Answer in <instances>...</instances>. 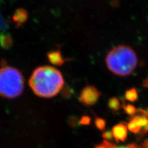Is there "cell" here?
<instances>
[{"instance_id": "cell-1", "label": "cell", "mask_w": 148, "mask_h": 148, "mask_svg": "<svg viewBox=\"0 0 148 148\" xmlns=\"http://www.w3.org/2000/svg\"><path fill=\"white\" fill-rule=\"evenodd\" d=\"M64 85L61 72L51 66H41L32 73L29 85L34 93L41 98H49L56 96Z\"/></svg>"}, {"instance_id": "cell-2", "label": "cell", "mask_w": 148, "mask_h": 148, "mask_svg": "<svg viewBox=\"0 0 148 148\" xmlns=\"http://www.w3.org/2000/svg\"><path fill=\"white\" fill-rule=\"evenodd\" d=\"M109 70L120 77H127L135 70L138 59L132 48L127 45H119L112 48L106 57Z\"/></svg>"}, {"instance_id": "cell-3", "label": "cell", "mask_w": 148, "mask_h": 148, "mask_svg": "<svg viewBox=\"0 0 148 148\" xmlns=\"http://www.w3.org/2000/svg\"><path fill=\"white\" fill-rule=\"evenodd\" d=\"M24 89V77L19 71L12 67L0 69V96L16 98L22 93Z\"/></svg>"}, {"instance_id": "cell-4", "label": "cell", "mask_w": 148, "mask_h": 148, "mask_svg": "<svg viewBox=\"0 0 148 148\" xmlns=\"http://www.w3.org/2000/svg\"><path fill=\"white\" fill-rule=\"evenodd\" d=\"M101 96V92L93 86H87L82 91L79 100L85 106H92L97 103Z\"/></svg>"}, {"instance_id": "cell-5", "label": "cell", "mask_w": 148, "mask_h": 148, "mask_svg": "<svg viewBox=\"0 0 148 148\" xmlns=\"http://www.w3.org/2000/svg\"><path fill=\"white\" fill-rule=\"evenodd\" d=\"M112 133L117 142L124 141L127 136V128L124 124H118L112 128Z\"/></svg>"}, {"instance_id": "cell-6", "label": "cell", "mask_w": 148, "mask_h": 148, "mask_svg": "<svg viewBox=\"0 0 148 148\" xmlns=\"http://www.w3.org/2000/svg\"><path fill=\"white\" fill-rule=\"evenodd\" d=\"M48 58L49 61L53 64L61 65L64 62L59 51H54L49 53L48 54Z\"/></svg>"}, {"instance_id": "cell-7", "label": "cell", "mask_w": 148, "mask_h": 148, "mask_svg": "<svg viewBox=\"0 0 148 148\" xmlns=\"http://www.w3.org/2000/svg\"><path fill=\"white\" fill-rule=\"evenodd\" d=\"M108 106L110 109L112 110L113 111H117L119 110L122 106L117 98H112L109 100Z\"/></svg>"}, {"instance_id": "cell-8", "label": "cell", "mask_w": 148, "mask_h": 148, "mask_svg": "<svg viewBox=\"0 0 148 148\" xmlns=\"http://www.w3.org/2000/svg\"><path fill=\"white\" fill-rule=\"evenodd\" d=\"M125 97V98L127 100L134 102L138 99V92L135 88H132L130 90H128L126 91Z\"/></svg>"}, {"instance_id": "cell-9", "label": "cell", "mask_w": 148, "mask_h": 148, "mask_svg": "<svg viewBox=\"0 0 148 148\" xmlns=\"http://www.w3.org/2000/svg\"><path fill=\"white\" fill-rule=\"evenodd\" d=\"M122 107L124 109L125 112L127 114L130 115L131 116H133V115H135L136 112V109L135 106H133V105H131V104L125 105V104H124L122 105Z\"/></svg>"}, {"instance_id": "cell-10", "label": "cell", "mask_w": 148, "mask_h": 148, "mask_svg": "<svg viewBox=\"0 0 148 148\" xmlns=\"http://www.w3.org/2000/svg\"><path fill=\"white\" fill-rule=\"evenodd\" d=\"M95 125L96 127L100 130H103L105 128L106 122L104 119H102L101 118H96L95 120Z\"/></svg>"}, {"instance_id": "cell-11", "label": "cell", "mask_w": 148, "mask_h": 148, "mask_svg": "<svg viewBox=\"0 0 148 148\" xmlns=\"http://www.w3.org/2000/svg\"><path fill=\"white\" fill-rule=\"evenodd\" d=\"M115 146H116L115 145L112 144V143H110L106 140H104L101 144L95 146V148H114Z\"/></svg>"}, {"instance_id": "cell-12", "label": "cell", "mask_w": 148, "mask_h": 148, "mask_svg": "<svg viewBox=\"0 0 148 148\" xmlns=\"http://www.w3.org/2000/svg\"><path fill=\"white\" fill-rule=\"evenodd\" d=\"M103 137L105 139H107V140H112L113 138V135L111 132H106L103 133Z\"/></svg>"}, {"instance_id": "cell-13", "label": "cell", "mask_w": 148, "mask_h": 148, "mask_svg": "<svg viewBox=\"0 0 148 148\" xmlns=\"http://www.w3.org/2000/svg\"><path fill=\"white\" fill-rule=\"evenodd\" d=\"M114 148H140V146H138L136 144H130L127 146H122L119 147L115 146Z\"/></svg>"}, {"instance_id": "cell-14", "label": "cell", "mask_w": 148, "mask_h": 148, "mask_svg": "<svg viewBox=\"0 0 148 148\" xmlns=\"http://www.w3.org/2000/svg\"><path fill=\"white\" fill-rule=\"evenodd\" d=\"M143 86L145 88H148V78H146L143 82Z\"/></svg>"}]
</instances>
